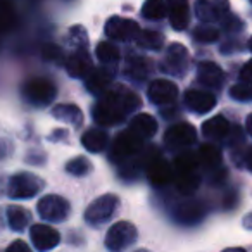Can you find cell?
<instances>
[{"instance_id":"obj_1","label":"cell","mask_w":252,"mask_h":252,"mask_svg":"<svg viewBox=\"0 0 252 252\" xmlns=\"http://www.w3.org/2000/svg\"><path fill=\"white\" fill-rule=\"evenodd\" d=\"M140 104V98L135 92L118 85L104 92L100 102L94 107V118L102 126L118 125L128 114L137 111Z\"/></svg>"},{"instance_id":"obj_2","label":"cell","mask_w":252,"mask_h":252,"mask_svg":"<svg viewBox=\"0 0 252 252\" xmlns=\"http://www.w3.org/2000/svg\"><path fill=\"white\" fill-rule=\"evenodd\" d=\"M173 180L176 182V189L183 193V195H190L197 190L200 182L199 175V161L197 156L190 154H182L180 158H176L175 164H173Z\"/></svg>"},{"instance_id":"obj_3","label":"cell","mask_w":252,"mask_h":252,"mask_svg":"<svg viewBox=\"0 0 252 252\" xmlns=\"http://www.w3.org/2000/svg\"><path fill=\"white\" fill-rule=\"evenodd\" d=\"M137 240V228L131 223L119 221L109 228L105 235V247L112 252H121Z\"/></svg>"},{"instance_id":"obj_4","label":"cell","mask_w":252,"mask_h":252,"mask_svg":"<svg viewBox=\"0 0 252 252\" xmlns=\"http://www.w3.org/2000/svg\"><path fill=\"white\" fill-rule=\"evenodd\" d=\"M142 138L137 133H133L131 130L123 131L112 142V149H111V161L114 162H121V161H128L133 154H137L138 149L142 147Z\"/></svg>"},{"instance_id":"obj_5","label":"cell","mask_w":252,"mask_h":252,"mask_svg":"<svg viewBox=\"0 0 252 252\" xmlns=\"http://www.w3.org/2000/svg\"><path fill=\"white\" fill-rule=\"evenodd\" d=\"M119 206V199L112 193H107V195H102L98 199H95L90 206L87 207L85 211V220L92 224H97V223H104L107 221L112 214L116 213Z\"/></svg>"},{"instance_id":"obj_6","label":"cell","mask_w":252,"mask_h":252,"mask_svg":"<svg viewBox=\"0 0 252 252\" xmlns=\"http://www.w3.org/2000/svg\"><path fill=\"white\" fill-rule=\"evenodd\" d=\"M42 180L36 178L35 175L30 173H19V175L12 176L9 182V195L12 199H30V197L36 195L42 190Z\"/></svg>"},{"instance_id":"obj_7","label":"cell","mask_w":252,"mask_h":252,"mask_svg":"<svg viewBox=\"0 0 252 252\" xmlns=\"http://www.w3.org/2000/svg\"><path fill=\"white\" fill-rule=\"evenodd\" d=\"M23 94L32 104L47 105L56 98V87H54L52 81L45 80V78H35V80L28 81L25 85Z\"/></svg>"},{"instance_id":"obj_8","label":"cell","mask_w":252,"mask_h":252,"mask_svg":"<svg viewBox=\"0 0 252 252\" xmlns=\"http://www.w3.org/2000/svg\"><path fill=\"white\" fill-rule=\"evenodd\" d=\"M38 213L45 221L50 223H61L69 216V204L66 199L59 195H47L40 199Z\"/></svg>"},{"instance_id":"obj_9","label":"cell","mask_w":252,"mask_h":252,"mask_svg":"<svg viewBox=\"0 0 252 252\" xmlns=\"http://www.w3.org/2000/svg\"><path fill=\"white\" fill-rule=\"evenodd\" d=\"M197 133L190 123H180V125L171 126L164 135V142L171 151H178V149L189 147V145L195 144Z\"/></svg>"},{"instance_id":"obj_10","label":"cell","mask_w":252,"mask_h":252,"mask_svg":"<svg viewBox=\"0 0 252 252\" xmlns=\"http://www.w3.org/2000/svg\"><path fill=\"white\" fill-rule=\"evenodd\" d=\"M140 33V28L135 21L131 19H125V18H111L105 25V35L112 40H135Z\"/></svg>"},{"instance_id":"obj_11","label":"cell","mask_w":252,"mask_h":252,"mask_svg":"<svg viewBox=\"0 0 252 252\" xmlns=\"http://www.w3.org/2000/svg\"><path fill=\"white\" fill-rule=\"evenodd\" d=\"M230 4L228 0H197L195 12L197 18L204 23H213L226 16Z\"/></svg>"},{"instance_id":"obj_12","label":"cell","mask_w":252,"mask_h":252,"mask_svg":"<svg viewBox=\"0 0 252 252\" xmlns=\"http://www.w3.org/2000/svg\"><path fill=\"white\" fill-rule=\"evenodd\" d=\"M189 66V52L183 45L180 43H173L168 49V54L164 57V63H162V69L168 71L169 74H183Z\"/></svg>"},{"instance_id":"obj_13","label":"cell","mask_w":252,"mask_h":252,"mask_svg":"<svg viewBox=\"0 0 252 252\" xmlns=\"http://www.w3.org/2000/svg\"><path fill=\"white\" fill-rule=\"evenodd\" d=\"M30 235H32L33 245L42 252L57 247L61 242L59 231L54 230L49 224H33L32 230H30Z\"/></svg>"},{"instance_id":"obj_14","label":"cell","mask_w":252,"mask_h":252,"mask_svg":"<svg viewBox=\"0 0 252 252\" xmlns=\"http://www.w3.org/2000/svg\"><path fill=\"white\" fill-rule=\"evenodd\" d=\"M147 95L158 105L173 104L176 100V97H178V88H176L175 83H171L168 80H156L149 87Z\"/></svg>"},{"instance_id":"obj_15","label":"cell","mask_w":252,"mask_h":252,"mask_svg":"<svg viewBox=\"0 0 252 252\" xmlns=\"http://www.w3.org/2000/svg\"><path fill=\"white\" fill-rule=\"evenodd\" d=\"M185 105L197 114H206L214 109L216 98L206 90H189L185 94Z\"/></svg>"},{"instance_id":"obj_16","label":"cell","mask_w":252,"mask_h":252,"mask_svg":"<svg viewBox=\"0 0 252 252\" xmlns=\"http://www.w3.org/2000/svg\"><path fill=\"white\" fill-rule=\"evenodd\" d=\"M166 2H168V14L171 26L178 32L185 30L190 21L189 0H166Z\"/></svg>"},{"instance_id":"obj_17","label":"cell","mask_w":252,"mask_h":252,"mask_svg":"<svg viewBox=\"0 0 252 252\" xmlns=\"http://www.w3.org/2000/svg\"><path fill=\"white\" fill-rule=\"evenodd\" d=\"M147 176L154 187H164L169 182H173V168L162 159H152L147 166Z\"/></svg>"},{"instance_id":"obj_18","label":"cell","mask_w":252,"mask_h":252,"mask_svg":"<svg viewBox=\"0 0 252 252\" xmlns=\"http://www.w3.org/2000/svg\"><path fill=\"white\" fill-rule=\"evenodd\" d=\"M197 76H199V81L204 87H209V88L221 87L224 81L223 71L214 63H200L199 67H197Z\"/></svg>"},{"instance_id":"obj_19","label":"cell","mask_w":252,"mask_h":252,"mask_svg":"<svg viewBox=\"0 0 252 252\" xmlns=\"http://www.w3.org/2000/svg\"><path fill=\"white\" fill-rule=\"evenodd\" d=\"M66 69L73 78L88 76V74H90V71L94 69V66H92L90 56L87 54V50H78V52H74L73 56L67 59Z\"/></svg>"},{"instance_id":"obj_20","label":"cell","mask_w":252,"mask_h":252,"mask_svg":"<svg viewBox=\"0 0 252 252\" xmlns=\"http://www.w3.org/2000/svg\"><path fill=\"white\" fill-rule=\"evenodd\" d=\"M130 130L137 133L142 140H147V138L154 137V133L158 131V121L151 114H138L131 119Z\"/></svg>"},{"instance_id":"obj_21","label":"cell","mask_w":252,"mask_h":252,"mask_svg":"<svg viewBox=\"0 0 252 252\" xmlns=\"http://www.w3.org/2000/svg\"><path fill=\"white\" fill-rule=\"evenodd\" d=\"M230 123L223 116H214V118H211L209 121H206L202 125L204 137L211 138V140H221V138H224L230 133Z\"/></svg>"},{"instance_id":"obj_22","label":"cell","mask_w":252,"mask_h":252,"mask_svg":"<svg viewBox=\"0 0 252 252\" xmlns=\"http://www.w3.org/2000/svg\"><path fill=\"white\" fill-rule=\"evenodd\" d=\"M202 216L204 206L200 202H197V200H187V202L180 204V207L176 209V220L185 224L197 223Z\"/></svg>"},{"instance_id":"obj_23","label":"cell","mask_w":252,"mask_h":252,"mask_svg":"<svg viewBox=\"0 0 252 252\" xmlns=\"http://www.w3.org/2000/svg\"><path fill=\"white\" fill-rule=\"evenodd\" d=\"M197 161L199 166L209 169V171H220L221 166V154L214 145L206 144L199 149V154H197Z\"/></svg>"},{"instance_id":"obj_24","label":"cell","mask_w":252,"mask_h":252,"mask_svg":"<svg viewBox=\"0 0 252 252\" xmlns=\"http://www.w3.org/2000/svg\"><path fill=\"white\" fill-rule=\"evenodd\" d=\"M112 80L111 71L107 69H92L90 74L87 76V87L92 94H102V92L107 90L109 83Z\"/></svg>"},{"instance_id":"obj_25","label":"cell","mask_w":252,"mask_h":252,"mask_svg":"<svg viewBox=\"0 0 252 252\" xmlns=\"http://www.w3.org/2000/svg\"><path fill=\"white\" fill-rule=\"evenodd\" d=\"M109 137L104 130H88L81 138V144L88 152H100L105 149Z\"/></svg>"},{"instance_id":"obj_26","label":"cell","mask_w":252,"mask_h":252,"mask_svg":"<svg viewBox=\"0 0 252 252\" xmlns=\"http://www.w3.org/2000/svg\"><path fill=\"white\" fill-rule=\"evenodd\" d=\"M166 12H168V9H166L164 0H145L142 5V16L145 19H151V21L162 19Z\"/></svg>"},{"instance_id":"obj_27","label":"cell","mask_w":252,"mask_h":252,"mask_svg":"<svg viewBox=\"0 0 252 252\" xmlns=\"http://www.w3.org/2000/svg\"><path fill=\"white\" fill-rule=\"evenodd\" d=\"M54 116L61 121L71 123V125H80L81 123V111L76 105L71 104H59L54 109Z\"/></svg>"},{"instance_id":"obj_28","label":"cell","mask_w":252,"mask_h":252,"mask_svg":"<svg viewBox=\"0 0 252 252\" xmlns=\"http://www.w3.org/2000/svg\"><path fill=\"white\" fill-rule=\"evenodd\" d=\"M7 220L9 224H11L12 230H25V226H28V221L30 216L26 213L25 207H19V206H11L7 209Z\"/></svg>"},{"instance_id":"obj_29","label":"cell","mask_w":252,"mask_h":252,"mask_svg":"<svg viewBox=\"0 0 252 252\" xmlns=\"http://www.w3.org/2000/svg\"><path fill=\"white\" fill-rule=\"evenodd\" d=\"M135 40L138 45L149 50H159L164 43V36L158 32H140Z\"/></svg>"},{"instance_id":"obj_30","label":"cell","mask_w":252,"mask_h":252,"mask_svg":"<svg viewBox=\"0 0 252 252\" xmlns=\"http://www.w3.org/2000/svg\"><path fill=\"white\" fill-rule=\"evenodd\" d=\"M97 57L105 64H111V63H118L119 61V50L118 47H114L112 43L109 42H100L97 45Z\"/></svg>"},{"instance_id":"obj_31","label":"cell","mask_w":252,"mask_h":252,"mask_svg":"<svg viewBox=\"0 0 252 252\" xmlns=\"http://www.w3.org/2000/svg\"><path fill=\"white\" fill-rule=\"evenodd\" d=\"M14 25V9L7 0H0V32H5Z\"/></svg>"},{"instance_id":"obj_32","label":"cell","mask_w":252,"mask_h":252,"mask_svg":"<svg viewBox=\"0 0 252 252\" xmlns=\"http://www.w3.org/2000/svg\"><path fill=\"white\" fill-rule=\"evenodd\" d=\"M218 36H220L218 30L211 28V26H200V28H197V30H195V33H193V38H195L197 42H200V43L216 42Z\"/></svg>"},{"instance_id":"obj_33","label":"cell","mask_w":252,"mask_h":252,"mask_svg":"<svg viewBox=\"0 0 252 252\" xmlns=\"http://www.w3.org/2000/svg\"><path fill=\"white\" fill-rule=\"evenodd\" d=\"M90 169H92L90 161H87L85 158H76L67 164V171H69L71 175H76V176L87 175V173H90Z\"/></svg>"},{"instance_id":"obj_34","label":"cell","mask_w":252,"mask_h":252,"mask_svg":"<svg viewBox=\"0 0 252 252\" xmlns=\"http://www.w3.org/2000/svg\"><path fill=\"white\" fill-rule=\"evenodd\" d=\"M130 73L133 78H144L145 74H147V61L133 59L130 63Z\"/></svg>"},{"instance_id":"obj_35","label":"cell","mask_w":252,"mask_h":252,"mask_svg":"<svg viewBox=\"0 0 252 252\" xmlns=\"http://www.w3.org/2000/svg\"><path fill=\"white\" fill-rule=\"evenodd\" d=\"M230 95L233 98H237V100H247V98H251L252 92H251V87L244 83V85H235V87H231Z\"/></svg>"},{"instance_id":"obj_36","label":"cell","mask_w":252,"mask_h":252,"mask_svg":"<svg viewBox=\"0 0 252 252\" xmlns=\"http://www.w3.org/2000/svg\"><path fill=\"white\" fill-rule=\"evenodd\" d=\"M63 56V50L56 45H45L43 47V57L49 61H56V59H61Z\"/></svg>"},{"instance_id":"obj_37","label":"cell","mask_w":252,"mask_h":252,"mask_svg":"<svg viewBox=\"0 0 252 252\" xmlns=\"http://www.w3.org/2000/svg\"><path fill=\"white\" fill-rule=\"evenodd\" d=\"M240 80L244 81L245 85H249V87L252 85V59L249 61V63L245 64L244 67H242V71H240Z\"/></svg>"},{"instance_id":"obj_38","label":"cell","mask_w":252,"mask_h":252,"mask_svg":"<svg viewBox=\"0 0 252 252\" xmlns=\"http://www.w3.org/2000/svg\"><path fill=\"white\" fill-rule=\"evenodd\" d=\"M5 252H32V251H30V247H28V244H26V242L16 240V242H12V244L9 245Z\"/></svg>"},{"instance_id":"obj_39","label":"cell","mask_w":252,"mask_h":252,"mask_svg":"<svg viewBox=\"0 0 252 252\" xmlns=\"http://www.w3.org/2000/svg\"><path fill=\"white\" fill-rule=\"evenodd\" d=\"M247 166L252 169V149L249 151V154H247Z\"/></svg>"},{"instance_id":"obj_40","label":"cell","mask_w":252,"mask_h":252,"mask_svg":"<svg viewBox=\"0 0 252 252\" xmlns=\"http://www.w3.org/2000/svg\"><path fill=\"white\" fill-rule=\"evenodd\" d=\"M247 130L251 131V135H252V114L247 118Z\"/></svg>"},{"instance_id":"obj_41","label":"cell","mask_w":252,"mask_h":252,"mask_svg":"<svg viewBox=\"0 0 252 252\" xmlns=\"http://www.w3.org/2000/svg\"><path fill=\"white\" fill-rule=\"evenodd\" d=\"M249 49L252 50V38H251V42H249Z\"/></svg>"},{"instance_id":"obj_42","label":"cell","mask_w":252,"mask_h":252,"mask_svg":"<svg viewBox=\"0 0 252 252\" xmlns=\"http://www.w3.org/2000/svg\"><path fill=\"white\" fill-rule=\"evenodd\" d=\"M228 252H244V251H228Z\"/></svg>"},{"instance_id":"obj_43","label":"cell","mask_w":252,"mask_h":252,"mask_svg":"<svg viewBox=\"0 0 252 252\" xmlns=\"http://www.w3.org/2000/svg\"><path fill=\"white\" fill-rule=\"evenodd\" d=\"M138 252H147V251H138Z\"/></svg>"}]
</instances>
